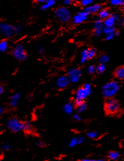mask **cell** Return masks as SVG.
Instances as JSON below:
<instances>
[{"mask_svg":"<svg viewBox=\"0 0 124 161\" xmlns=\"http://www.w3.org/2000/svg\"><path fill=\"white\" fill-rule=\"evenodd\" d=\"M109 56L107 55H102L99 58V61L100 63H102V64H106L109 61Z\"/></svg>","mask_w":124,"mask_h":161,"instance_id":"27","label":"cell"},{"mask_svg":"<svg viewBox=\"0 0 124 161\" xmlns=\"http://www.w3.org/2000/svg\"><path fill=\"white\" fill-rule=\"evenodd\" d=\"M6 126L10 132L14 133L25 132L24 122L21 121L16 117H13L9 119L7 121Z\"/></svg>","mask_w":124,"mask_h":161,"instance_id":"2","label":"cell"},{"mask_svg":"<svg viewBox=\"0 0 124 161\" xmlns=\"http://www.w3.org/2000/svg\"><path fill=\"white\" fill-rule=\"evenodd\" d=\"M21 92H17L15 93L9 97V105L11 108H16L19 105V101L21 99Z\"/></svg>","mask_w":124,"mask_h":161,"instance_id":"9","label":"cell"},{"mask_svg":"<svg viewBox=\"0 0 124 161\" xmlns=\"http://www.w3.org/2000/svg\"><path fill=\"white\" fill-rule=\"evenodd\" d=\"M87 72L89 73V74H93L96 73V66L91 65H90L88 66V67L87 68Z\"/></svg>","mask_w":124,"mask_h":161,"instance_id":"32","label":"cell"},{"mask_svg":"<svg viewBox=\"0 0 124 161\" xmlns=\"http://www.w3.org/2000/svg\"></svg>","mask_w":124,"mask_h":161,"instance_id":"46","label":"cell"},{"mask_svg":"<svg viewBox=\"0 0 124 161\" xmlns=\"http://www.w3.org/2000/svg\"><path fill=\"white\" fill-rule=\"evenodd\" d=\"M56 0H47L45 3L42 5L40 9L41 10H46L55 5Z\"/></svg>","mask_w":124,"mask_h":161,"instance_id":"16","label":"cell"},{"mask_svg":"<svg viewBox=\"0 0 124 161\" xmlns=\"http://www.w3.org/2000/svg\"><path fill=\"white\" fill-rule=\"evenodd\" d=\"M9 42L6 40L0 41V52H5L9 49Z\"/></svg>","mask_w":124,"mask_h":161,"instance_id":"18","label":"cell"},{"mask_svg":"<svg viewBox=\"0 0 124 161\" xmlns=\"http://www.w3.org/2000/svg\"><path fill=\"white\" fill-rule=\"evenodd\" d=\"M96 55V50L94 48L88 49V60L91 59Z\"/></svg>","mask_w":124,"mask_h":161,"instance_id":"30","label":"cell"},{"mask_svg":"<svg viewBox=\"0 0 124 161\" xmlns=\"http://www.w3.org/2000/svg\"><path fill=\"white\" fill-rule=\"evenodd\" d=\"M104 25L105 27H112L114 26V25L116 23V20H115L114 15H110L108 17L104 19Z\"/></svg>","mask_w":124,"mask_h":161,"instance_id":"13","label":"cell"},{"mask_svg":"<svg viewBox=\"0 0 124 161\" xmlns=\"http://www.w3.org/2000/svg\"><path fill=\"white\" fill-rule=\"evenodd\" d=\"M25 123V132L30 133L32 132L33 130V125L31 122L30 121H25L24 122Z\"/></svg>","mask_w":124,"mask_h":161,"instance_id":"24","label":"cell"},{"mask_svg":"<svg viewBox=\"0 0 124 161\" xmlns=\"http://www.w3.org/2000/svg\"><path fill=\"white\" fill-rule=\"evenodd\" d=\"M96 71L99 73V74H102L103 73L106 69L105 65L104 64H102V63H100L96 67Z\"/></svg>","mask_w":124,"mask_h":161,"instance_id":"26","label":"cell"},{"mask_svg":"<svg viewBox=\"0 0 124 161\" xmlns=\"http://www.w3.org/2000/svg\"><path fill=\"white\" fill-rule=\"evenodd\" d=\"M94 0H80V4L83 6L87 7L89 5H91Z\"/></svg>","mask_w":124,"mask_h":161,"instance_id":"31","label":"cell"},{"mask_svg":"<svg viewBox=\"0 0 124 161\" xmlns=\"http://www.w3.org/2000/svg\"><path fill=\"white\" fill-rule=\"evenodd\" d=\"M101 5L99 4H94L93 5H89L85 7V11H87L89 14H95L98 12L101 9Z\"/></svg>","mask_w":124,"mask_h":161,"instance_id":"12","label":"cell"},{"mask_svg":"<svg viewBox=\"0 0 124 161\" xmlns=\"http://www.w3.org/2000/svg\"><path fill=\"white\" fill-rule=\"evenodd\" d=\"M22 30L21 25L15 26L11 24L2 23H0V34L5 37H9L18 34Z\"/></svg>","mask_w":124,"mask_h":161,"instance_id":"1","label":"cell"},{"mask_svg":"<svg viewBox=\"0 0 124 161\" xmlns=\"http://www.w3.org/2000/svg\"><path fill=\"white\" fill-rule=\"evenodd\" d=\"M85 138L83 137H74L71 139V140L70 141L69 144V146L70 148L74 147L80 144L83 143L84 141Z\"/></svg>","mask_w":124,"mask_h":161,"instance_id":"14","label":"cell"},{"mask_svg":"<svg viewBox=\"0 0 124 161\" xmlns=\"http://www.w3.org/2000/svg\"><path fill=\"white\" fill-rule=\"evenodd\" d=\"M88 60V49H86L82 51L81 55L80 62L81 64H84Z\"/></svg>","mask_w":124,"mask_h":161,"instance_id":"23","label":"cell"},{"mask_svg":"<svg viewBox=\"0 0 124 161\" xmlns=\"http://www.w3.org/2000/svg\"><path fill=\"white\" fill-rule=\"evenodd\" d=\"M5 93V89L4 87L0 84V97L2 95Z\"/></svg>","mask_w":124,"mask_h":161,"instance_id":"37","label":"cell"},{"mask_svg":"<svg viewBox=\"0 0 124 161\" xmlns=\"http://www.w3.org/2000/svg\"><path fill=\"white\" fill-rule=\"evenodd\" d=\"M98 134L96 132H90L87 133V136L90 138H95L97 137Z\"/></svg>","mask_w":124,"mask_h":161,"instance_id":"33","label":"cell"},{"mask_svg":"<svg viewBox=\"0 0 124 161\" xmlns=\"http://www.w3.org/2000/svg\"><path fill=\"white\" fill-rule=\"evenodd\" d=\"M47 1V0H36L37 2H38L40 4H44V3H45Z\"/></svg>","mask_w":124,"mask_h":161,"instance_id":"41","label":"cell"},{"mask_svg":"<svg viewBox=\"0 0 124 161\" xmlns=\"http://www.w3.org/2000/svg\"><path fill=\"white\" fill-rule=\"evenodd\" d=\"M86 108H87V105L83 101L81 104H80V105L77 106L78 111V113H80L83 112L86 109Z\"/></svg>","mask_w":124,"mask_h":161,"instance_id":"28","label":"cell"},{"mask_svg":"<svg viewBox=\"0 0 124 161\" xmlns=\"http://www.w3.org/2000/svg\"><path fill=\"white\" fill-rule=\"evenodd\" d=\"M2 157L1 156L0 157V161H2Z\"/></svg>","mask_w":124,"mask_h":161,"instance_id":"44","label":"cell"},{"mask_svg":"<svg viewBox=\"0 0 124 161\" xmlns=\"http://www.w3.org/2000/svg\"><path fill=\"white\" fill-rule=\"evenodd\" d=\"M115 36L114 34H109V35H107L106 36L105 39L106 40H111L112 39H114V37Z\"/></svg>","mask_w":124,"mask_h":161,"instance_id":"34","label":"cell"},{"mask_svg":"<svg viewBox=\"0 0 124 161\" xmlns=\"http://www.w3.org/2000/svg\"><path fill=\"white\" fill-rule=\"evenodd\" d=\"M5 113V109L4 108L3 106H0V117L3 115Z\"/></svg>","mask_w":124,"mask_h":161,"instance_id":"40","label":"cell"},{"mask_svg":"<svg viewBox=\"0 0 124 161\" xmlns=\"http://www.w3.org/2000/svg\"><path fill=\"white\" fill-rule=\"evenodd\" d=\"M98 16L99 17V19H105L106 18L108 17L110 15V12L109 11V10L107 9H100L99 12H98Z\"/></svg>","mask_w":124,"mask_h":161,"instance_id":"19","label":"cell"},{"mask_svg":"<svg viewBox=\"0 0 124 161\" xmlns=\"http://www.w3.org/2000/svg\"><path fill=\"white\" fill-rule=\"evenodd\" d=\"M123 147H124V145H123Z\"/></svg>","mask_w":124,"mask_h":161,"instance_id":"45","label":"cell"},{"mask_svg":"<svg viewBox=\"0 0 124 161\" xmlns=\"http://www.w3.org/2000/svg\"><path fill=\"white\" fill-rule=\"evenodd\" d=\"M81 71L76 68H71L70 69L67 73V76L69 77L70 82L73 83H78L81 77Z\"/></svg>","mask_w":124,"mask_h":161,"instance_id":"8","label":"cell"},{"mask_svg":"<svg viewBox=\"0 0 124 161\" xmlns=\"http://www.w3.org/2000/svg\"><path fill=\"white\" fill-rule=\"evenodd\" d=\"M116 31V28L114 26L112 27H104L102 32H104L106 35L109 34H114Z\"/></svg>","mask_w":124,"mask_h":161,"instance_id":"22","label":"cell"},{"mask_svg":"<svg viewBox=\"0 0 124 161\" xmlns=\"http://www.w3.org/2000/svg\"><path fill=\"white\" fill-rule=\"evenodd\" d=\"M70 82L69 77L67 76H61L57 79L56 85L60 89H64L66 87Z\"/></svg>","mask_w":124,"mask_h":161,"instance_id":"11","label":"cell"},{"mask_svg":"<svg viewBox=\"0 0 124 161\" xmlns=\"http://www.w3.org/2000/svg\"><path fill=\"white\" fill-rule=\"evenodd\" d=\"M74 105L71 103H67L65 104L63 110L67 114H71L74 111Z\"/></svg>","mask_w":124,"mask_h":161,"instance_id":"15","label":"cell"},{"mask_svg":"<svg viewBox=\"0 0 124 161\" xmlns=\"http://www.w3.org/2000/svg\"><path fill=\"white\" fill-rule=\"evenodd\" d=\"M122 11L124 13V5L122 6Z\"/></svg>","mask_w":124,"mask_h":161,"instance_id":"43","label":"cell"},{"mask_svg":"<svg viewBox=\"0 0 124 161\" xmlns=\"http://www.w3.org/2000/svg\"><path fill=\"white\" fill-rule=\"evenodd\" d=\"M14 58L18 61H25L28 58V54L23 45L18 44L14 47L12 51Z\"/></svg>","mask_w":124,"mask_h":161,"instance_id":"4","label":"cell"},{"mask_svg":"<svg viewBox=\"0 0 124 161\" xmlns=\"http://www.w3.org/2000/svg\"><path fill=\"white\" fill-rule=\"evenodd\" d=\"M104 26L103 21L100 19H98L95 21L94 24V28L95 30H103V28Z\"/></svg>","mask_w":124,"mask_h":161,"instance_id":"20","label":"cell"},{"mask_svg":"<svg viewBox=\"0 0 124 161\" xmlns=\"http://www.w3.org/2000/svg\"><path fill=\"white\" fill-rule=\"evenodd\" d=\"M92 92L91 87L90 84H85L83 87H81L77 90L75 93L76 99L83 101L88 97Z\"/></svg>","mask_w":124,"mask_h":161,"instance_id":"5","label":"cell"},{"mask_svg":"<svg viewBox=\"0 0 124 161\" xmlns=\"http://www.w3.org/2000/svg\"><path fill=\"white\" fill-rule=\"evenodd\" d=\"M12 145L11 144V143L9 142L5 143L4 144H3L1 147V149L2 151L4 152H8L11 150L12 149Z\"/></svg>","mask_w":124,"mask_h":161,"instance_id":"25","label":"cell"},{"mask_svg":"<svg viewBox=\"0 0 124 161\" xmlns=\"http://www.w3.org/2000/svg\"><path fill=\"white\" fill-rule=\"evenodd\" d=\"M115 77L118 79H124V66L119 67L115 71Z\"/></svg>","mask_w":124,"mask_h":161,"instance_id":"17","label":"cell"},{"mask_svg":"<svg viewBox=\"0 0 124 161\" xmlns=\"http://www.w3.org/2000/svg\"><path fill=\"white\" fill-rule=\"evenodd\" d=\"M114 35H115V36H117V35H119V32H118V31H115V33H114Z\"/></svg>","mask_w":124,"mask_h":161,"instance_id":"42","label":"cell"},{"mask_svg":"<svg viewBox=\"0 0 124 161\" xmlns=\"http://www.w3.org/2000/svg\"><path fill=\"white\" fill-rule=\"evenodd\" d=\"M73 2V0H63V4L65 6H69Z\"/></svg>","mask_w":124,"mask_h":161,"instance_id":"35","label":"cell"},{"mask_svg":"<svg viewBox=\"0 0 124 161\" xmlns=\"http://www.w3.org/2000/svg\"><path fill=\"white\" fill-rule=\"evenodd\" d=\"M56 17L62 23L67 22L71 19V14L69 9L65 7H59L56 10Z\"/></svg>","mask_w":124,"mask_h":161,"instance_id":"7","label":"cell"},{"mask_svg":"<svg viewBox=\"0 0 124 161\" xmlns=\"http://www.w3.org/2000/svg\"><path fill=\"white\" fill-rule=\"evenodd\" d=\"M111 5L123 6L124 5V0H110Z\"/></svg>","mask_w":124,"mask_h":161,"instance_id":"29","label":"cell"},{"mask_svg":"<svg viewBox=\"0 0 124 161\" xmlns=\"http://www.w3.org/2000/svg\"><path fill=\"white\" fill-rule=\"evenodd\" d=\"M120 89L119 83L115 81H112L106 83L102 88V93L106 98H111L117 94Z\"/></svg>","mask_w":124,"mask_h":161,"instance_id":"3","label":"cell"},{"mask_svg":"<svg viewBox=\"0 0 124 161\" xmlns=\"http://www.w3.org/2000/svg\"><path fill=\"white\" fill-rule=\"evenodd\" d=\"M89 14H90L89 13H88L87 11L85 10L78 12L76 15L74 16L73 19V23L76 25L83 23V21H85L87 19V17Z\"/></svg>","mask_w":124,"mask_h":161,"instance_id":"10","label":"cell"},{"mask_svg":"<svg viewBox=\"0 0 124 161\" xmlns=\"http://www.w3.org/2000/svg\"><path fill=\"white\" fill-rule=\"evenodd\" d=\"M44 51V48L43 47H41V46H39L37 47V52L40 54H41Z\"/></svg>","mask_w":124,"mask_h":161,"instance_id":"39","label":"cell"},{"mask_svg":"<svg viewBox=\"0 0 124 161\" xmlns=\"http://www.w3.org/2000/svg\"><path fill=\"white\" fill-rule=\"evenodd\" d=\"M106 111L110 114H114L118 112L120 109V103L114 98H109L105 106Z\"/></svg>","mask_w":124,"mask_h":161,"instance_id":"6","label":"cell"},{"mask_svg":"<svg viewBox=\"0 0 124 161\" xmlns=\"http://www.w3.org/2000/svg\"><path fill=\"white\" fill-rule=\"evenodd\" d=\"M74 118L76 120H77V121H80L81 119V117L78 115V114H76L74 115Z\"/></svg>","mask_w":124,"mask_h":161,"instance_id":"38","label":"cell"},{"mask_svg":"<svg viewBox=\"0 0 124 161\" xmlns=\"http://www.w3.org/2000/svg\"><path fill=\"white\" fill-rule=\"evenodd\" d=\"M120 156V154L119 152L116 151H111L108 154V158L112 161H116L119 160Z\"/></svg>","mask_w":124,"mask_h":161,"instance_id":"21","label":"cell"},{"mask_svg":"<svg viewBox=\"0 0 124 161\" xmlns=\"http://www.w3.org/2000/svg\"><path fill=\"white\" fill-rule=\"evenodd\" d=\"M37 147H38L39 148H43L45 146V143L44 142H42L41 141H39L37 142Z\"/></svg>","mask_w":124,"mask_h":161,"instance_id":"36","label":"cell"}]
</instances>
